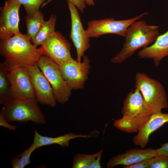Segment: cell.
I'll use <instances>...</instances> for the list:
<instances>
[{
    "mask_svg": "<svg viewBox=\"0 0 168 168\" xmlns=\"http://www.w3.org/2000/svg\"><path fill=\"white\" fill-rule=\"evenodd\" d=\"M0 53L5 58L0 66L8 72L37 64L43 55L40 48H37L26 34L21 32L7 39L1 40Z\"/></svg>",
    "mask_w": 168,
    "mask_h": 168,
    "instance_id": "obj_1",
    "label": "cell"
},
{
    "mask_svg": "<svg viewBox=\"0 0 168 168\" xmlns=\"http://www.w3.org/2000/svg\"><path fill=\"white\" fill-rule=\"evenodd\" d=\"M159 27L148 25L144 20L134 22L126 31L122 49L111 58V62L121 63L139 49L154 42L159 35Z\"/></svg>",
    "mask_w": 168,
    "mask_h": 168,
    "instance_id": "obj_2",
    "label": "cell"
},
{
    "mask_svg": "<svg viewBox=\"0 0 168 168\" xmlns=\"http://www.w3.org/2000/svg\"><path fill=\"white\" fill-rule=\"evenodd\" d=\"M38 103L36 99L11 100L3 104L1 112L9 123L30 121L37 124H44L45 118Z\"/></svg>",
    "mask_w": 168,
    "mask_h": 168,
    "instance_id": "obj_3",
    "label": "cell"
},
{
    "mask_svg": "<svg viewBox=\"0 0 168 168\" xmlns=\"http://www.w3.org/2000/svg\"><path fill=\"white\" fill-rule=\"evenodd\" d=\"M135 87L140 91L147 105L153 113L168 107L166 94L163 85L144 73L135 76Z\"/></svg>",
    "mask_w": 168,
    "mask_h": 168,
    "instance_id": "obj_4",
    "label": "cell"
},
{
    "mask_svg": "<svg viewBox=\"0 0 168 168\" xmlns=\"http://www.w3.org/2000/svg\"><path fill=\"white\" fill-rule=\"evenodd\" d=\"M37 64L51 85L57 102L62 104L67 102L72 89L65 80L59 65L44 54L40 57Z\"/></svg>",
    "mask_w": 168,
    "mask_h": 168,
    "instance_id": "obj_5",
    "label": "cell"
},
{
    "mask_svg": "<svg viewBox=\"0 0 168 168\" xmlns=\"http://www.w3.org/2000/svg\"><path fill=\"white\" fill-rule=\"evenodd\" d=\"M121 113L132 121L138 130L153 114L147 105L139 90L136 88L127 95L123 102Z\"/></svg>",
    "mask_w": 168,
    "mask_h": 168,
    "instance_id": "obj_6",
    "label": "cell"
},
{
    "mask_svg": "<svg viewBox=\"0 0 168 168\" xmlns=\"http://www.w3.org/2000/svg\"><path fill=\"white\" fill-rule=\"evenodd\" d=\"M148 14L145 12L133 18L122 20H115L113 18L93 20L87 23L86 31L90 38L110 34L124 37L127 29L133 23Z\"/></svg>",
    "mask_w": 168,
    "mask_h": 168,
    "instance_id": "obj_7",
    "label": "cell"
},
{
    "mask_svg": "<svg viewBox=\"0 0 168 168\" xmlns=\"http://www.w3.org/2000/svg\"><path fill=\"white\" fill-rule=\"evenodd\" d=\"M83 58L82 62H79L72 58L58 65L65 80L72 90L82 89L88 79L91 69L90 61L85 55Z\"/></svg>",
    "mask_w": 168,
    "mask_h": 168,
    "instance_id": "obj_8",
    "label": "cell"
},
{
    "mask_svg": "<svg viewBox=\"0 0 168 168\" xmlns=\"http://www.w3.org/2000/svg\"><path fill=\"white\" fill-rule=\"evenodd\" d=\"M11 100L21 98L36 99L28 68H20L7 72Z\"/></svg>",
    "mask_w": 168,
    "mask_h": 168,
    "instance_id": "obj_9",
    "label": "cell"
},
{
    "mask_svg": "<svg viewBox=\"0 0 168 168\" xmlns=\"http://www.w3.org/2000/svg\"><path fill=\"white\" fill-rule=\"evenodd\" d=\"M68 2L71 24L70 37L76 49L77 61L81 62L85 52L90 47V37L83 28L77 8L71 2Z\"/></svg>",
    "mask_w": 168,
    "mask_h": 168,
    "instance_id": "obj_10",
    "label": "cell"
},
{
    "mask_svg": "<svg viewBox=\"0 0 168 168\" xmlns=\"http://www.w3.org/2000/svg\"><path fill=\"white\" fill-rule=\"evenodd\" d=\"M21 4L10 0L0 8V39L9 38L20 33L19 27V10Z\"/></svg>",
    "mask_w": 168,
    "mask_h": 168,
    "instance_id": "obj_11",
    "label": "cell"
},
{
    "mask_svg": "<svg viewBox=\"0 0 168 168\" xmlns=\"http://www.w3.org/2000/svg\"><path fill=\"white\" fill-rule=\"evenodd\" d=\"M31 82L36 94V99L43 105L54 107L57 101L49 82L40 71L37 64L28 68Z\"/></svg>",
    "mask_w": 168,
    "mask_h": 168,
    "instance_id": "obj_12",
    "label": "cell"
},
{
    "mask_svg": "<svg viewBox=\"0 0 168 168\" xmlns=\"http://www.w3.org/2000/svg\"><path fill=\"white\" fill-rule=\"evenodd\" d=\"M40 48L43 54L49 57L58 65L72 58L70 43L58 31H55Z\"/></svg>",
    "mask_w": 168,
    "mask_h": 168,
    "instance_id": "obj_13",
    "label": "cell"
},
{
    "mask_svg": "<svg viewBox=\"0 0 168 168\" xmlns=\"http://www.w3.org/2000/svg\"><path fill=\"white\" fill-rule=\"evenodd\" d=\"M157 155L156 149L152 148L131 149L112 157L108 162L106 167L113 168L119 165H129Z\"/></svg>",
    "mask_w": 168,
    "mask_h": 168,
    "instance_id": "obj_14",
    "label": "cell"
},
{
    "mask_svg": "<svg viewBox=\"0 0 168 168\" xmlns=\"http://www.w3.org/2000/svg\"><path fill=\"white\" fill-rule=\"evenodd\" d=\"M168 122V113L161 112L153 113L133 138L134 144L144 148L149 142L151 134L165 123Z\"/></svg>",
    "mask_w": 168,
    "mask_h": 168,
    "instance_id": "obj_15",
    "label": "cell"
},
{
    "mask_svg": "<svg viewBox=\"0 0 168 168\" xmlns=\"http://www.w3.org/2000/svg\"><path fill=\"white\" fill-rule=\"evenodd\" d=\"M140 58H151L157 67L161 60L168 56V30L159 35L152 45L143 48L138 53Z\"/></svg>",
    "mask_w": 168,
    "mask_h": 168,
    "instance_id": "obj_16",
    "label": "cell"
},
{
    "mask_svg": "<svg viewBox=\"0 0 168 168\" xmlns=\"http://www.w3.org/2000/svg\"><path fill=\"white\" fill-rule=\"evenodd\" d=\"M34 137L33 144L37 149L44 146L56 144L62 147H68L70 140L76 138H96L98 136L99 132L95 130L89 134L83 135L69 133L64 135L55 137L43 136L39 134L36 129L34 130Z\"/></svg>",
    "mask_w": 168,
    "mask_h": 168,
    "instance_id": "obj_17",
    "label": "cell"
},
{
    "mask_svg": "<svg viewBox=\"0 0 168 168\" xmlns=\"http://www.w3.org/2000/svg\"><path fill=\"white\" fill-rule=\"evenodd\" d=\"M56 16L52 14L49 19L45 21L43 26L36 36L30 40L31 43L35 47L42 45L55 32V28Z\"/></svg>",
    "mask_w": 168,
    "mask_h": 168,
    "instance_id": "obj_18",
    "label": "cell"
},
{
    "mask_svg": "<svg viewBox=\"0 0 168 168\" xmlns=\"http://www.w3.org/2000/svg\"><path fill=\"white\" fill-rule=\"evenodd\" d=\"M27 32L26 34L30 40L37 34L43 26L45 21L44 15L39 11L33 15L25 18Z\"/></svg>",
    "mask_w": 168,
    "mask_h": 168,
    "instance_id": "obj_19",
    "label": "cell"
},
{
    "mask_svg": "<svg viewBox=\"0 0 168 168\" xmlns=\"http://www.w3.org/2000/svg\"><path fill=\"white\" fill-rule=\"evenodd\" d=\"M37 148L33 144L28 149L18 155L14 156L11 160V163L13 168H24L31 163L30 156L32 152Z\"/></svg>",
    "mask_w": 168,
    "mask_h": 168,
    "instance_id": "obj_20",
    "label": "cell"
},
{
    "mask_svg": "<svg viewBox=\"0 0 168 168\" xmlns=\"http://www.w3.org/2000/svg\"><path fill=\"white\" fill-rule=\"evenodd\" d=\"M8 72L0 66V103L3 105L11 99L9 94V83L7 77Z\"/></svg>",
    "mask_w": 168,
    "mask_h": 168,
    "instance_id": "obj_21",
    "label": "cell"
},
{
    "mask_svg": "<svg viewBox=\"0 0 168 168\" xmlns=\"http://www.w3.org/2000/svg\"><path fill=\"white\" fill-rule=\"evenodd\" d=\"M100 151L92 154L77 153L73 157V168H89L92 160L99 154Z\"/></svg>",
    "mask_w": 168,
    "mask_h": 168,
    "instance_id": "obj_22",
    "label": "cell"
},
{
    "mask_svg": "<svg viewBox=\"0 0 168 168\" xmlns=\"http://www.w3.org/2000/svg\"><path fill=\"white\" fill-rule=\"evenodd\" d=\"M114 126L121 131L128 133L138 132V129L136 125L127 117L123 116L122 118L115 120Z\"/></svg>",
    "mask_w": 168,
    "mask_h": 168,
    "instance_id": "obj_23",
    "label": "cell"
},
{
    "mask_svg": "<svg viewBox=\"0 0 168 168\" xmlns=\"http://www.w3.org/2000/svg\"><path fill=\"white\" fill-rule=\"evenodd\" d=\"M22 5L27 16H31L39 11L40 7L46 0H10Z\"/></svg>",
    "mask_w": 168,
    "mask_h": 168,
    "instance_id": "obj_24",
    "label": "cell"
},
{
    "mask_svg": "<svg viewBox=\"0 0 168 168\" xmlns=\"http://www.w3.org/2000/svg\"><path fill=\"white\" fill-rule=\"evenodd\" d=\"M149 168H168V156L157 155L149 159Z\"/></svg>",
    "mask_w": 168,
    "mask_h": 168,
    "instance_id": "obj_25",
    "label": "cell"
},
{
    "mask_svg": "<svg viewBox=\"0 0 168 168\" xmlns=\"http://www.w3.org/2000/svg\"><path fill=\"white\" fill-rule=\"evenodd\" d=\"M149 159L142 161L134 164L124 166V168H149Z\"/></svg>",
    "mask_w": 168,
    "mask_h": 168,
    "instance_id": "obj_26",
    "label": "cell"
},
{
    "mask_svg": "<svg viewBox=\"0 0 168 168\" xmlns=\"http://www.w3.org/2000/svg\"><path fill=\"white\" fill-rule=\"evenodd\" d=\"M0 125L7 128L9 130L13 131H16V128L18 127L9 124V123L5 119L2 112H1L0 114Z\"/></svg>",
    "mask_w": 168,
    "mask_h": 168,
    "instance_id": "obj_27",
    "label": "cell"
},
{
    "mask_svg": "<svg viewBox=\"0 0 168 168\" xmlns=\"http://www.w3.org/2000/svg\"><path fill=\"white\" fill-rule=\"evenodd\" d=\"M52 0H49V2ZM72 2L79 10L80 12L83 13L86 8V3L84 0H67Z\"/></svg>",
    "mask_w": 168,
    "mask_h": 168,
    "instance_id": "obj_28",
    "label": "cell"
},
{
    "mask_svg": "<svg viewBox=\"0 0 168 168\" xmlns=\"http://www.w3.org/2000/svg\"><path fill=\"white\" fill-rule=\"evenodd\" d=\"M102 151V150H101L99 155L92 160L89 168H101L102 167L100 163V161Z\"/></svg>",
    "mask_w": 168,
    "mask_h": 168,
    "instance_id": "obj_29",
    "label": "cell"
},
{
    "mask_svg": "<svg viewBox=\"0 0 168 168\" xmlns=\"http://www.w3.org/2000/svg\"><path fill=\"white\" fill-rule=\"evenodd\" d=\"M161 147L156 149L157 155H165L168 156V142L161 144Z\"/></svg>",
    "mask_w": 168,
    "mask_h": 168,
    "instance_id": "obj_30",
    "label": "cell"
},
{
    "mask_svg": "<svg viewBox=\"0 0 168 168\" xmlns=\"http://www.w3.org/2000/svg\"><path fill=\"white\" fill-rule=\"evenodd\" d=\"M86 4L91 6H93L95 4L94 0H84Z\"/></svg>",
    "mask_w": 168,
    "mask_h": 168,
    "instance_id": "obj_31",
    "label": "cell"
}]
</instances>
